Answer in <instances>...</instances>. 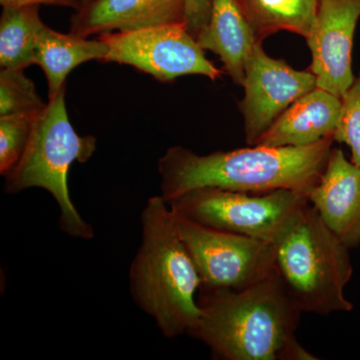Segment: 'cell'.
<instances>
[{
    "label": "cell",
    "mask_w": 360,
    "mask_h": 360,
    "mask_svg": "<svg viewBox=\"0 0 360 360\" xmlns=\"http://www.w3.org/2000/svg\"><path fill=\"white\" fill-rule=\"evenodd\" d=\"M333 142L329 136L300 148L251 146L206 155L172 146L158 160L160 195L169 202L210 187L257 193L293 189L307 194L321 177Z\"/></svg>",
    "instance_id": "cell-1"
},
{
    "label": "cell",
    "mask_w": 360,
    "mask_h": 360,
    "mask_svg": "<svg viewBox=\"0 0 360 360\" xmlns=\"http://www.w3.org/2000/svg\"><path fill=\"white\" fill-rule=\"evenodd\" d=\"M200 316L189 335L225 360H281L302 314L274 274L243 290L200 288Z\"/></svg>",
    "instance_id": "cell-2"
},
{
    "label": "cell",
    "mask_w": 360,
    "mask_h": 360,
    "mask_svg": "<svg viewBox=\"0 0 360 360\" xmlns=\"http://www.w3.org/2000/svg\"><path fill=\"white\" fill-rule=\"evenodd\" d=\"M141 220V243L129 270L130 293L165 338L189 335L200 316V274L162 196L149 198Z\"/></svg>",
    "instance_id": "cell-3"
},
{
    "label": "cell",
    "mask_w": 360,
    "mask_h": 360,
    "mask_svg": "<svg viewBox=\"0 0 360 360\" xmlns=\"http://www.w3.org/2000/svg\"><path fill=\"white\" fill-rule=\"evenodd\" d=\"M349 250L311 205L276 245L274 270L302 312L328 316L354 309L345 288L354 274Z\"/></svg>",
    "instance_id": "cell-4"
},
{
    "label": "cell",
    "mask_w": 360,
    "mask_h": 360,
    "mask_svg": "<svg viewBox=\"0 0 360 360\" xmlns=\"http://www.w3.org/2000/svg\"><path fill=\"white\" fill-rule=\"evenodd\" d=\"M96 149L94 136H82L71 124L65 103V85L35 118L32 136L22 158L6 177L4 191L20 193L39 187L58 203L59 227L70 238L91 239L94 227L79 214L71 200L68 174L77 161L86 162Z\"/></svg>",
    "instance_id": "cell-5"
},
{
    "label": "cell",
    "mask_w": 360,
    "mask_h": 360,
    "mask_svg": "<svg viewBox=\"0 0 360 360\" xmlns=\"http://www.w3.org/2000/svg\"><path fill=\"white\" fill-rule=\"evenodd\" d=\"M167 203L172 212L198 224L274 245L309 205L307 193L293 189L257 193L212 187Z\"/></svg>",
    "instance_id": "cell-6"
},
{
    "label": "cell",
    "mask_w": 360,
    "mask_h": 360,
    "mask_svg": "<svg viewBox=\"0 0 360 360\" xmlns=\"http://www.w3.org/2000/svg\"><path fill=\"white\" fill-rule=\"evenodd\" d=\"M172 213L175 229L200 274L201 288L243 290L276 274V245Z\"/></svg>",
    "instance_id": "cell-7"
},
{
    "label": "cell",
    "mask_w": 360,
    "mask_h": 360,
    "mask_svg": "<svg viewBox=\"0 0 360 360\" xmlns=\"http://www.w3.org/2000/svg\"><path fill=\"white\" fill-rule=\"evenodd\" d=\"M98 39L108 47L104 63L132 66L163 84L186 75H202L214 82L224 73L206 58L186 25L106 32Z\"/></svg>",
    "instance_id": "cell-8"
},
{
    "label": "cell",
    "mask_w": 360,
    "mask_h": 360,
    "mask_svg": "<svg viewBox=\"0 0 360 360\" xmlns=\"http://www.w3.org/2000/svg\"><path fill=\"white\" fill-rule=\"evenodd\" d=\"M243 86L245 96L238 108L250 146L257 143L291 104L317 87L311 71L293 70L283 59L267 56L262 44L255 45L246 60Z\"/></svg>",
    "instance_id": "cell-9"
},
{
    "label": "cell",
    "mask_w": 360,
    "mask_h": 360,
    "mask_svg": "<svg viewBox=\"0 0 360 360\" xmlns=\"http://www.w3.org/2000/svg\"><path fill=\"white\" fill-rule=\"evenodd\" d=\"M360 0H321L307 37L316 86L338 97L354 84L352 49Z\"/></svg>",
    "instance_id": "cell-10"
},
{
    "label": "cell",
    "mask_w": 360,
    "mask_h": 360,
    "mask_svg": "<svg viewBox=\"0 0 360 360\" xmlns=\"http://www.w3.org/2000/svg\"><path fill=\"white\" fill-rule=\"evenodd\" d=\"M309 205L347 246L360 245V167L333 148L323 172L307 193Z\"/></svg>",
    "instance_id": "cell-11"
},
{
    "label": "cell",
    "mask_w": 360,
    "mask_h": 360,
    "mask_svg": "<svg viewBox=\"0 0 360 360\" xmlns=\"http://www.w3.org/2000/svg\"><path fill=\"white\" fill-rule=\"evenodd\" d=\"M186 25V0H87L71 16L70 32L79 37Z\"/></svg>",
    "instance_id": "cell-12"
},
{
    "label": "cell",
    "mask_w": 360,
    "mask_h": 360,
    "mask_svg": "<svg viewBox=\"0 0 360 360\" xmlns=\"http://www.w3.org/2000/svg\"><path fill=\"white\" fill-rule=\"evenodd\" d=\"M340 110L341 97L316 87L291 104L255 146L300 148L333 137Z\"/></svg>",
    "instance_id": "cell-13"
},
{
    "label": "cell",
    "mask_w": 360,
    "mask_h": 360,
    "mask_svg": "<svg viewBox=\"0 0 360 360\" xmlns=\"http://www.w3.org/2000/svg\"><path fill=\"white\" fill-rule=\"evenodd\" d=\"M196 40L205 51L217 54L224 73L243 86L246 60L260 42L234 0H212L210 23Z\"/></svg>",
    "instance_id": "cell-14"
},
{
    "label": "cell",
    "mask_w": 360,
    "mask_h": 360,
    "mask_svg": "<svg viewBox=\"0 0 360 360\" xmlns=\"http://www.w3.org/2000/svg\"><path fill=\"white\" fill-rule=\"evenodd\" d=\"M108 52L105 42L89 39L73 33H63L45 25L35 47V65L44 70L52 97L65 85L66 77L87 61H103Z\"/></svg>",
    "instance_id": "cell-15"
},
{
    "label": "cell",
    "mask_w": 360,
    "mask_h": 360,
    "mask_svg": "<svg viewBox=\"0 0 360 360\" xmlns=\"http://www.w3.org/2000/svg\"><path fill=\"white\" fill-rule=\"evenodd\" d=\"M258 42L286 30L307 39L321 0H234Z\"/></svg>",
    "instance_id": "cell-16"
},
{
    "label": "cell",
    "mask_w": 360,
    "mask_h": 360,
    "mask_svg": "<svg viewBox=\"0 0 360 360\" xmlns=\"http://www.w3.org/2000/svg\"><path fill=\"white\" fill-rule=\"evenodd\" d=\"M44 26L39 6L4 7L0 18L1 68L25 70L35 65V47Z\"/></svg>",
    "instance_id": "cell-17"
},
{
    "label": "cell",
    "mask_w": 360,
    "mask_h": 360,
    "mask_svg": "<svg viewBox=\"0 0 360 360\" xmlns=\"http://www.w3.org/2000/svg\"><path fill=\"white\" fill-rule=\"evenodd\" d=\"M34 82L21 68H1L0 71V117L11 115H37L44 110Z\"/></svg>",
    "instance_id": "cell-18"
},
{
    "label": "cell",
    "mask_w": 360,
    "mask_h": 360,
    "mask_svg": "<svg viewBox=\"0 0 360 360\" xmlns=\"http://www.w3.org/2000/svg\"><path fill=\"white\" fill-rule=\"evenodd\" d=\"M37 115L0 117V174L2 175L8 174L22 158Z\"/></svg>",
    "instance_id": "cell-19"
},
{
    "label": "cell",
    "mask_w": 360,
    "mask_h": 360,
    "mask_svg": "<svg viewBox=\"0 0 360 360\" xmlns=\"http://www.w3.org/2000/svg\"><path fill=\"white\" fill-rule=\"evenodd\" d=\"M333 139L349 146L352 161L360 167V73L341 97L340 116Z\"/></svg>",
    "instance_id": "cell-20"
},
{
    "label": "cell",
    "mask_w": 360,
    "mask_h": 360,
    "mask_svg": "<svg viewBox=\"0 0 360 360\" xmlns=\"http://www.w3.org/2000/svg\"><path fill=\"white\" fill-rule=\"evenodd\" d=\"M212 8V0H186V28L195 39L207 27Z\"/></svg>",
    "instance_id": "cell-21"
},
{
    "label": "cell",
    "mask_w": 360,
    "mask_h": 360,
    "mask_svg": "<svg viewBox=\"0 0 360 360\" xmlns=\"http://www.w3.org/2000/svg\"><path fill=\"white\" fill-rule=\"evenodd\" d=\"M2 7H18L28 6H56L70 7L78 11L82 6V0H0Z\"/></svg>",
    "instance_id": "cell-22"
},
{
    "label": "cell",
    "mask_w": 360,
    "mask_h": 360,
    "mask_svg": "<svg viewBox=\"0 0 360 360\" xmlns=\"http://www.w3.org/2000/svg\"><path fill=\"white\" fill-rule=\"evenodd\" d=\"M319 357L310 354L309 350L300 345L297 338H292L284 347L283 354L281 355V360H316Z\"/></svg>",
    "instance_id": "cell-23"
},
{
    "label": "cell",
    "mask_w": 360,
    "mask_h": 360,
    "mask_svg": "<svg viewBox=\"0 0 360 360\" xmlns=\"http://www.w3.org/2000/svg\"><path fill=\"white\" fill-rule=\"evenodd\" d=\"M82 4H84L85 1H87V0H82Z\"/></svg>",
    "instance_id": "cell-24"
}]
</instances>
